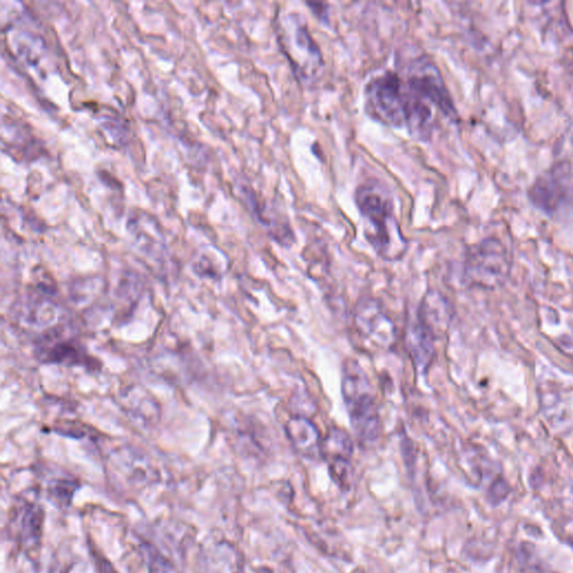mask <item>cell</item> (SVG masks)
Instances as JSON below:
<instances>
[{
	"label": "cell",
	"instance_id": "8fae6325",
	"mask_svg": "<svg viewBox=\"0 0 573 573\" xmlns=\"http://www.w3.org/2000/svg\"><path fill=\"white\" fill-rule=\"evenodd\" d=\"M210 565L206 568L208 573H244L239 554L231 546L216 547L209 557Z\"/></svg>",
	"mask_w": 573,
	"mask_h": 573
},
{
	"label": "cell",
	"instance_id": "7a4b0ae2",
	"mask_svg": "<svg viewBox=\"0 0 573 573\" xmlns=\"http://www.w3.org/2000/svg\"><path fill=\"white\" fill-rule=\"evenodd\" d=\"M355 203L371 230L366 237L380 256L387 259H398L406 250L394 218V204L390 193L379 182H368L360 185L355 192Z\"/></svg>",
	"mask_w": 573,
	"mask_h": 573
},
{
	"label": "cell",
	"instance_id": "ba28073f",
	"mask_svg": "<svg viewBox=\"0 0 573 573\" xmlns=\"http://www.w3.org/2000/svg\"><path fill=\"white\" fill-rule=\"evenodd\" d=\"M450 321L446 300L437 291H430L419 307L418 322L434 338L444 335Z\"/></svg>",
	"mask_w": 573,
	"mask_h": 573
},
{
	"label": "cell",
	"instance_id": "5b68a950",
	"mask_svg": "<svg viewBox=\"0 0 573 573\" xmlns=\"http://www.w3.org/2000/svg\"><path fill=\"white\" fill-rule=\"evenodd\" d=\"M354 321L361 335L380 349L390 350L396 343L397 333L390 317L385 315L375 299L364 298L356 306Z\"/></svg>",
	"mask_w": 573,
	"mask_h": 573
},
{
	"label": "cell",
	"instance_id": "4fadbf2b",
	"mask_svg": "<svg viewBox=\"0 0 573 573\" xmlns=\"http://www.w3.org/2000/svg\"><path fill=\"white\" fill-rule=\"evenodd\" d=\"M307 6L311 8L313 14L319 18V20L327 23L328 21V6L323 3H307Z\"/></svg>",
	"mask_w": 573,
	"mask_h": 573
},
{
	"label": "cell",
	"instance_id": "7c38bea8",
	"mask_svg": "<svg viewBox=\"0 0 573 573\" xmlns=\"http://www.w3.org/2000/svg\"><path fill=\"white\" fill-rule=\"evenodd\" d=\"M74 490L75 488H73L72 482H61L60 485L55 487L53 494L55 495V499L64 505L65 503H70Z\"/></svg>",
	"mask_w": 573,
	"mask_h": 573
},
{
	"label": "cell",
	"instance_id": "3957f363",
	"mask_svg": "<svg viewBox=\"0 0 573 573\" xmlns=\"http://www.w3.org/2000/svg\"><path fill=\"white\" fill-rule=\"evenodd\" d=\"M342 394L355 435L365 443L377 440L381 435V417L374 389L368 374L354 360L344 363Z\"/></svg>",
	"mask_w": 573,
	"mask_h": 573
},
{
	"label": "cell",
	"instance_id": "52a82bcc",
	"mask_svg": "<svg viewBox=\"0 0 573 573\" xmlns=\"http://www.w3.org/2000/svg\"><path fill=\"white\" fill-rule=\"evenodd\" d=\"M285 430L297 454L307 459L322 458L323 439L311 420L304 417L291 418Z\"/></svg>",
	"mask_w": 573,
	"mask_h": 573
},
{
	"label": "cell",
	"instance_id": "6da1fadb",
	"mask_svg": "<svg viewBox=\"0 0 573 573\" xmlns=\"http://www.w3.org/2000/svg\"><path fill=\"white\" fill-rule=\"evenodd\" d=\"M365 107L382 125L405 128L420 140L430 139L436 112L457 120V110L435 64L425 58L409 64L406 72L387 71L365 88Z\"/></svg>",
	"mask_w": 573,
	"mask_h": 573
},
{
	"label": "cell",
	"instance_id": "30bf717a",
	"mask_svg": "<svg viewBox=\"0 0 573 573\" xmlns=\"http://www.w3.org/2000/svg\"><path fill=\"white\" fill-rule=\"evenodd\" d=\"M352 455L353 441L349 434L338 427L328 430L322 441V458H325L328 464H332L351 462Z\"/></svg>",
	"mask_w": 573,
	"mask_h": 573
},
{
	"label": "cell",
	"instance_id": "9c48e42d",
	"mask_svg": "<svg viewBox=\"0 0 573 573\" xmlns=\"http://www.w3.org/2000/svg\"><path fill=\"white\" fill-rule=\"evenodd\" d=\"M434 340L435 338L418 321L409 327L407 334L408 350L419 370L426 371L432 358H434Z\"/></svg>",
	"mask_w": 573,
	"mask_h": 573
},
{
	"label": "cell",
	"instance_id": "8992f818",
	"mask_svg": "<svg viewBox=\"0 0 573 573\" xmlns=\"http://www.w3.org/2000/svg\"><path fill=\"white\" fill-rule=\"evenodd\" d=\"M466 272L474 284L485 287L499 284L507 272L503 249L494 241L482 243L469 255Z\"/></svg>",
	"mask_w": 573,
	"mask_h": 573
},
{
	"label": "cell",
	"instance_id": "277c9868",
	"mask_svg": "<svg viewBox=\"0 0 573 573\" xmlns=\"http://www.w3.org/2000/svg\"><path fill=\"white\" fill-rule=\"evenodd\" d=\"M278 40L296 77L305 83L315 82L324 67L319 46L302 16L288 14L278 24Z\"/></svg>",
	"mask_w": 573,
	"mask_h": 573
}]
</instances>
